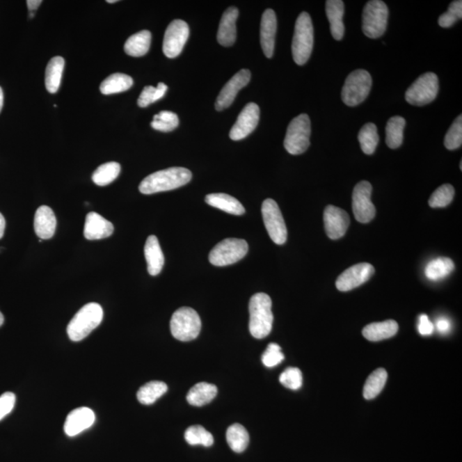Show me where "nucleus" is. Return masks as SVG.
<instances>
[{
    "label": "nucleus",
    "mask_w": 462,
    "mask_h": 462,
    "mask_svg": "<svg viewBox=\"0 0 462 462\" xmlns=\"http://www.w3.org/2000/svg\"><path fill=\"white\" fill-rule=\"evenodd\" d=\"M191 179L192 173L189 170L171 167L149 175L141 182L139 190L143 195L170 191L189 184Z\"/></svg>",
    "instance_id": "obj_1"
},
{
    "label": "nucleus",
    "mask_w": 462,
    "mask_h": 462,
    "mask_svg": "<svg viewBox=\"0 0 462 462\" xmlns=\"http://www.w3.org/2000/svg\"><path fill=\"white\" fill-rule=\"evenodd\" d=\"M271 307L273 303L266 294L258 293L251 297L249 301V330L253 337L263 339L273 330V314Z\"/></svg>",
    "instance_id": "obj_2"
},
{
    "label": "nucleus",
    "mask_w": 462,
    "mask_h": 462,
    "mask_svg": "<svg viewBox=\"0 0 462 462\" xmlns=\"http://www.w3.org/2000/svg\"><path fill=\"white\" fill-rule=\"evenodd\" d=\"M103 309L98 303H88L77 312L67 327L70 340L80 342L96 329L103 319Z\"/></svg>",
    "instance_id": "obj_3"
},
{
    "label": "nucleus",
    "mask_w": 462,
    "mask_h": 462,
    "mask_svg": "<svg viewBox=\"0 0 462 462\" xmlns=\"http://www.w3.org/2000/svg\"><path fill=\"white\" fill-rule=\"evenodd\" d=\"M314 25L310 15L301 13L297 17L292 42L294 61L303 65L310 58L314 48Z\"/></svg>",
    "instance_id": "obj_4"
},
{
    "label": "nucleus",
    "mask_w": 462,
    "mask_h": 462,
    "mask_svg": "<svg viewBox=\"0 0 462 462\" xmlns=\"http://www.w3.org/2000/svg\"><path fill=\"white\" fill-rule=\"evenodd\" d=\"M201 330V320L198 314L191 308L177 309L170 319L173 336L182 342L195 340Z\"/></svg>",
    "instance_id": "obj_5"
},
{
    "label": "nucleus",
    "mask_w": 462,
    "mask_h": 462,
    "mask_svg": "<svg viewBox=\"0 0 462 462\" xmlns=\"http://www.w3.org/2000/svg\"><path fill=\"white\" fill-rule=\"evenodd\" d=\"M311 121L307 114L292 119L287 129L285 148L289 154H303L310 146Z\"/></svg>",
    "instance_id": "obj_6"
},
{
    "label": "nucleus",
    "mask_w": 462,
    "mask_h": 462,
    "mask_svg": "<svg viewBox=\"0 0 462 462\" xmlns=\"http://www.w3.org/2000/svg\"><path fill=\"white\" fill-rule=\"evenodd\" d=\"M372 84L371 74L367 70H356L350 73L342 88V102L349 106L360 105L370 94Z\"/></svg>",
    "instance_id": "obj_7"
},
{
    "label": "nucleus",
    "mask_w": 462,
    "mask_h": 462,
    "mask_svg": "<svg viewBox=\"0 0 462 462\" xmlns=\"http://www.w3.org/2000/svg\"><path fill=\"white\" fill-rule=\"evenodd\" d=\"M389 9L380 0H372L365 6L363 31L368 38L377 39L385 33L388 24Z\"/></svg>",
    "instance_id": "obj_8"
},
{
    "label": "nucleus",
    "mask_w": 462,
    "mask_h": 462,
    "mask_svg": "<svg viewBox=\"0 0 462 462\" xmlns=\"http://www.w3.org/2000/svg\"><path fill=\"white\" fill-rule=\"evenodd\" d=\"M248 251V242L237 238H227L215 246L209 255V262L215 266H226L239 262Z\"/></svg>",
    "instance_id": "obj_9"
},
{
    "label": "nucleus",
    "mask_w": 462,
    "mask_h": 462,
    "mask_svg": "<svg viewBox=\"0 0 462 462\" xmlns=\"http://www.w3.org/2000/svg\"><path fill=\"white\" fill-rule=\"evenodd\" d=\"M438 77L433 72H427L410 86L406 92L405 99L410 105L423 106L436 99L438 94Z\"/></svg>",
    "instance_id": "obj_10"
},
{
    "label": "nucleus",
    "mask_w": 462,
    "mask_h": 462,
    "mask_svg": "<svg viewBox=\"0 0 462 462\" xmlns=\"http://www.w3.org/2000/svg\"><path fill=\"white\" fill-rule=\"evenodd\" d=\"M262 217L268 234L276 244L282 245L287 241L288 231L277 202L273 199L264 201L262 207Z\"/></svg>",
    "instance_id": "obj_11"
},
{
    "label": "nucleus",
    "mask_w": 462,
    "mask_h": 462,
    "mask_svg": "<svg viewBox=\"0 0 462 462\" xmlns=\"http://www.w3.org/2000/svg\"><path fill=\"white\" fill-rule=\"evenodd\" d=\"M372 191V186L367 181L360 182L353 189V212L358 222L367 223L375 217L376 209L371 200Z\"/></svg>",
    "instance_id": "obj_12"
},
{
    "label": "nucleus",
    "mask_w": 462,
    "mask_h": 462,
    "mask_svg": "<svg viewBox=\"0 0 462 462\" xmlns=\"http://www.w3.org/2000/svg\"><path fill=\"white\" fill-rule=\"evenodd\" d=\"M189 36V28L184 20H174L166 29L163 51L167 58H174L182 53Z\"/></svg>",
    "instance_id": "obj_13"
},
{
    "label": "nucleus",
    "mask_w": 462,
    "mask_h": 462,
    "mask_svg": "<svg viewBox=\"0 0 462 462\" xmlns=\"http://www.w3.org/2000/svg\"><path fill=\"white\" fill-rule=\"evenodd\" d=\"M374 273V267L371 264H353L339 276L336 282L337 288L342 292H349L370 280Z\"/></svg>",
    "instance_id": "obj_14"
},
{
    "label": "nucleus",
    "mask_w": 462,
    "mask_h": 462,
    "mask_svg": "<svg viewBox=\"0 0 462 462\" xmlns=\"http://www.w3.org/2000/svg\"><path fill=\"white\" fill-rule=\"evenodd\" d=\"M260 120V107L255 103H249L238 116L230 132V138L233 141H240L250 135L256 129Z\"/></svg>",
    "instance_id": "obj_15"
},
{
    "label": "nucleus",
    "mask_w": 462,
    "mask_h": 462,
    "mask_svg": "<svg viewBox=\"0 0 462 462\" xmlns=\"http://www.w3.org/2000/svg\"><path fill=\"white\" fill-rule=\"evenodd\" d=\"M251 79V72L248 70H241L237 72L223 88L221 94L216 100L215 108L217 111L225 110L233 103L238 92L247 86Z\"/></svg>",
    "instance_id": "obj_16"
},
{
    "label": "nucleus",
    "mask_w": 462,
    "mask_h": 462,
    "mask_svg": "<svg viewBox=\"0 0 462 462\" xmlns=\"http://www.w3.org/2000/svg\"><path fill=\"white\" fill-rule=\"evenodd\" d=\"M324 223L328 237L331 240H337L344 237L350 219L348 214L341 208L328 206L324 212Z\"/></svg>",
    "instance_id": "obj_17"
},
{
    "label": "nucleus",
    "mask_w": 462,
    "mask_h": 462,
    "mask_svg": "<svg viewBox=\"0 0 462 462\" xmlns=\"http://www.w3.org/2000/svg\"><path fill=\"white\" fill-rule=\"evenodd\" d=\"M95 421V415L92 409L79 408L73 410L67 416L65 432L69 437H74L90 428Z\"/></svg>",
    "instance_id": "obj_18"
},
{
    "label": "nucleus",
    "mask_w": 462,
    "mask_h": 462,
    "mask_svg": "<svg viewBox=\"0 0 462 462\" xmlns=\"http://www.w3.org/2000/svg\"><path fill=\"white\" fill-rule=\"evenodd\" d=\"M277 17L273 10H264L260 24V44L266 57L271 58L274 54L275 37L277 32Z\"/></svg>",
    "instance_id": "obj_19"
},
{
    "label": "nucleus",
    "mask_w": 462,
    "mask_h": 462,
    "mask_svg": "<svg viewBox=\"0 0 462 462\" xmlns=\"http://www.w3.org/2000/svg\"><path fill=\"white\" fill-rule=\"evenodd\" d=\"M114 226L96 212H89L86 217L84 236L88 240H100L113 234Z\"/></svg>",
    "instance_id": "obj_20"
},
{
    "label": "nucleus",
    "mask_w": 462,
    "mask_h": 462,
    "mask_svg": "<svg viewBox=\"0 0 462 462\" xmlns=\"http://www.w3.org/2000/svg\"><path fill=\"white\" fill-rule=\"evenodd\" d=\"M239 10L230 7L223 14L218 31V42L223 47H231L237 40V21Z\"/></svg>",
    "instance_id": "obj_21"
},
{
    "label": "nucleus",
    "mask_w": 462,
    "mask_h": 462,
    "mask_svg": "<svg viewBox=\"0 0 462 462\" xmlns=\"http://www.w3.org/2000/svg\"><path fill=\"white\" fill-rule=\"evenodd\" d=\"M35 231L42 240L50 239L55 234L57 219L49 207L42 206L37 209L33 221Z\"/></svg>",
    "instance_id": "obj_22"
},
{
    "label": "nucleus",
    "mask_w": 462,
    "mask_h": 462,
    "mask_svg": "<svg viewBox=\"0 0 462 462\" xmlns=\"http://www.w3.org/2000/svg\"><path fill=\"white\" fill-rule=\"evenodd\" d=\"M326 11L328 21L330 24V32L333 38L341 40L344 35V24L342 18L344 15V3L342 0H327Z\"/></svg>",
    "instance_id": "obj_23"
},
{
    "label": "nucleus",
    "mask_w": 462,
    "mask_h": 462,
    "mask_svg": "<svg viewBox=\"0 0 462 462\" xmlns=\"http://www.w3.org/2000/svg\"><path fill=\"white\" fill-rule=\"evenodd\" d=\"M144 253L148 263V273L151 276H157L161 273L164 264H165V257H164L157 237H148L146 244H145Z\"/></svg>",
    "instance_id": "obj_24"
},
{
    "label": "nucleus",
    "mask_w": 462,
    "mask_h": 462,
    "mask_svg": "<svg viewBox=\"0 0 462 462\" xmlns=\"http://www.w3.org/2000/svg\"><path fill=\"white\" fill-rule=\"evenodd\" d=\"M399 326L395 320L372 323L367 326L363 330L365 338L372 342H379L392 337L397 333Z\"/></svg>",
    "instance_id": "obj_25"
},
{
    "label": "nucleus",
    "mask_w": 462,
    "mask_h": 462,
    "mask_svg": "<svg viewBox=\"0 0 462 462\" xmlns=\"http://www.w3.org/2000/svg\"><path fill=\"white\" fill-rule=\"evenodd\" d=\"M206 202L211 207L227 212V214L241 216L245 214V208L239 200L226 193H210L206 196Z\"/></svg>",
    "instance_id": "obj_26"
},
{
    "label": "nucleus",
    "mask_w": 462,
    "mask_h": 462,
    "mask_svg": "<svg viewBox=\"0 0 462 462\" xmlns=\"http://www.w3.org/2000/svg\"><path fill=\"white\" fill-rule=\"evenodd\" d=\"M218 388L214 385L207 382H200L189 390L187 401L190 405L196 407L209 404L217 396Z\"/></svg>",
    "instance_id": "obj_27"
},
{
    "label": "nucleus",
    "mask_w": 462,
    "mask_h": 462,
    "mask_svg": "<svg viewBox=\"0 0 462 462\" xmlns=\"http://www.w3.org/2000/svg\"><path fill=\"white\" fill-rule=\"evenodd\" d=\"M151 40L152 35L148 31H140L130 36L125 45L126 54L132 57H143L150 48Z\"/></svg>",
    "instance_id": "obj_28"
},
{
    "label": "nucleus",
    "mask_w": 462,
    "mask_h": 462,
    "mask_svg": "<svg viewBox=\"0 0 462 462\" xmlns=\"http://www.w3.org/2000/svg\"><path fill=\"white\" fill-rule=\"evenodd\" d=\"M454 269L452 260L447 257H439L431 260L424 268V275L431 281H438L448 277Z\"/></svg>",
    "instance_id": "obj_29"
},
{
    "label": "nucleus",
    "mask_w": 462,
    "mask_h": 462,
    "mask_svg": "<svg viewBox=\"0 0 462 462\" xmlns=\"http://www.w3.org/2000/svg\"><path fill=\"white\" fill-rule=\"evenodd\" d=\"M134 83L132 77L122 73H115L108 77L100 85V92L103 95L118 94L128 90Z\"/></svg>",
    "instance_id": "obj_30"
},
{
    "label": "nucleus",
    "mask_w": 462,
    "mask_h": 462,
    "mask_svg": "<svg viewBox=\"0 0 462 462\" xmlns=\"http://www.w3.org/2000/svg\"><path fill=\"white\" fill-rule=\"evenodd\" d=\"M63 69H65V59L62 57H54L48 63L45 83L47 91L51 94H55L61 87Z\"/></svg>",
    "instance_id": "obj_31"
},
{
    "label": "nucleus",
    "mask_w": 462,
    "mask_h": 462,
    "mask_svg": "<svg viewBox=\"0 0 462 462\" xmlns=\"http://www.w3.org/2000/svg\"><path fill=\"white\" fill-rule=\"evenodd\" d=\"M406 120L400 116L389 119L386 125V144L391 149H397L404 143V130Z\"/></svg>",
    "instance_id": "obj_32"
},
{
    "label": "nucleus",
    "mask_w": 462,
    "mask_h": 462,
    "mask_svg": "<svg viewBox=\"0 0 462 462\" xmlns=\"http://www.w3.org/2000/svg\"><path fill=\"white\" fill-rule=\"evenodd\" d=\"M168 390L166 383L152 381L141 387L137 392V399L141 404L151 405L154 404L159 398L164 396Z\"/></svg>",
    "instance_id": "obj_33"
},
{
    "label": "nucleus",
    "mask_w": 462,
    "mask_h": 462,
    "mask_svg": "<svg viewBox=\"0 0 462 462\" xmlns=\"http://www.w3.org/2000/svg\"><path fill=\"white\" fill-rule=\"evenodd\" d=\"M226 440L234 452H244L249 443L248 432L241 424H234L227 430Z\"/></svg>",
    "instance_id": "obj_34"
},
{
    "label": "nucleus",
    "mask_w": 462,
    "mask_h": 462,
    "mask_svg": "<svg viewBox=\"0 0 462 462\" xmlns=\"http://www.w3.org/2000/svg\"><path fill=\"white\" fill-rule=\"evenodd\" d=\"M388 374L383 368H379L369 376L365 383L363 395L367 400L377 397L385 387Z\"/></svg>",
    "instance_id": "obj_35"
},
{
    "label": "nucleus",
    "mask_w": 462,
    "mask_h": 462,
    "mask_svg": "<svg viewBox=\"0 0 462 462\" xmlns=\"http://www.w3.org/2000/svg\"><path fill=\"white\" fill-rule=\"evenodd\" d=\"M358 140L364 154L367 155L374 154L379 141L377 126L372 122L365 125L360 130Z\"/></svg>",
    "instance_id": "obj_36"
},
{
    "label": "nucleus",
    "mask_w": 462,
    "mask_h": 462,
    "mask_svg": "<svg viewBox=\"0 0 462 462\" xmlns=\"http://www.w3.org/2000/svg\"><path fill=\"white\" fill-rule=\"evenodd\" d=\"M121 166L117 162H108L100 166L93 174V181L96 185L106 186L118 177Z\"/></svg>",
    "instance_id": "obj_37"
},
{
    "label": "nucleus",
    "mask_w": 462,
    "mask_h": 462,
    "mask_svg": "<svg viewBox=\"0 0 462 462\" xmlns=\"http://www.w3.org/2000/svg\"><path fill=\"white\" fill-rule=\"evenodd\" d=\"M184 438L190 445L211 447L214 443V436L198 424L188 428L185 431Z\"/></svg>",
    "instance_id": "obj_38"
},
{
    "label": "nucleus",
    "mask_w": 462,
    "mask_h": 462,
    "mask_svg": "<svg viewBox=\"0 0 462 462\" xmlns=\"http://www.w3.org/2000/svg\"><path fill=\"white\" fill-rule=\"evenodd\" d=\"M178 125L177 115L168 111H160L159 114L154 115V120L151 122L152 129L162 132H173L177 128Z\"/></svg>",
    "instance_id": "obj_39"
},
{
    "label": "nucleus",
    "mask_w": 462,
    "mask_h": 462,
    "mask_svg": "<svg viewBox=\"0 0 462 462\" xmlns=\"http://www.w3.org/2000/svg\"><path fill=\"white\" fill-rule=\"evenodd\" d=\"M168 87L165 83H159L157 88L152 86H147L138 99V106L140 107H147L151 104L158 102L165 96Z\"/></svg>",
    "instance_id": "obj_40"
},
{
    "label": "nucleus",
    "mask_w": 462,
    "mask_h": 462,
    "mask_svg": "<svg viewBox=\"0 0 462 462\" xmlns=\"http://www.w3.org/2000/svg\"><path fill=\"white\" fill-rule=\"evenodd\" d=\"M454 189L452 185L443 184L435 190L429 200V206L432 208H440L449 206L452 202Z\"/></svg>",
    "instance_id": "obj_41"
},
{
    "label": "nucleus",
    "mask_w": 462,
    "mask_h": 462,
    "mask_svg": "<svg viewBox=\"0 0 462 462\" xmlns=\"http://www.w3.org/2000/svg\"><path fill=\"white\" fill-rule=\"evenodd\" d=\"M462 144V116L460 115L450 126L445 138V146L448 150H456Z\"/></svg>",
    "instance_id": "obj_42"
},
{
    "label": "nucleus",
    "mask_w": 462,
    "mask_h": 462,
    "mask_svg": "<svg viewBox=\"0 0 462 462\" xmlns=\"http://www.w3.org/2000/svg\"><path fill=\"white\" fill-rule=\"evenodd\" d=\"M462 17V1L456 0L450 3L448 11L443 14L438 19V24L442 28H450Z\"/></svg>",
    "instance_id": "obj_43"
},
{
    "label": "nucleus",
    "mask_w": 462,
    "mask_h": 462,
    "mask_svg": "<svg viewBox=\"0 0 462 462\" xmlns=\"http://www.w3.org/2000/svg\"><path fill=\"white\" fill-rule=\"evenodd\" d=\"M279 381L286 388L299 390L303 385V374L299 368L288 367L279 377Z\"/></svg>",
    "instance_id": "obj_44"
},
{
    "label": "nucleus",
    "mask_w": 462,
    "mask_h": 462,
    "mask_svg": "<svg viewBox=\"0 0 462 462\" xmlns=\"http://www.w3.org/2000/svg\"><path fill=\"white\" fill-rule=\"evenodd\" d=\"M262 363L267 367H274L285 360L284 353L281 351V346L277 344H270L267 346L266 351L262 355Z\"/></svg>",
    "instance_id": "obj_45"
},
{
    "label": "nucleus",
    "mask_w": 462,
    "mask_h": 462,
    "mask_svg": "<svg viewBox=\"0 0 462 462\" xmlns=\"http://www.w3.org/2000/svg\"><path fill=\"white\" fill-rule=\"evenodd\" d=\"M16 404V396L13 392H6L0 396V420L13 411Z\"/></svg>",
    "instance_id": "obj_46"
},
{
    "label": "nucleus",
    "mask_w": 462,
    "mask_h": 462,
    "mask_svg": "<svg viewBox=\"0 0 462 462\" xmlns=\"http://www.w3.org/2000/svg\"><path fill=\"white\" fill-rule=\"evenodd\" d=\"M418 330L422 336H430L434 331V326L426 314H421L419 319Z\"/></svg>",
    "instance_id": "obj_47"
},
{
    "label": "nucleus",
    "mask_w": 462,
    "mask_h": 462,
    "mask_svg": "<svg viewBox=\"0 0 462 462\" xmlns=\"http://www.w3.org/2000/svg\"><path fill=\"white\" fill-rule=\"evenodd\" d=\"M436 327H437V330L439 331V333L441 334H446L448 333L450 330H452V323H450L448 319L440 318L437 320V323H436Z\"/></svg>",
    "instance_id": "obj_48"
},
{
    "label": "nucleus",
    "mask_w": 462,
    "mask_h": 462,
    "mask_svg": "<svg viewBox=\"0 0 462 462\" xmlns=\"http://www.w3.org/2000/svg\"><path fill=\"white\" fill-rule=\"evenodd\" d=\"M42 0H28L27 6L29 10V13H35V11L39 8V6L42 5Z\"/></svg>",
    "instance_id": "obj_49"
},
{
    "label": "nucleus",
    "mask_w": 462,
    "mask_h": 462,
    "mask_svg": "<svg viewBox=\"0 0 462 462\" xmlns=\"http://www.w3.org/2000/svg\"><path fill=\"white\" fill-rule=\"evenodd\" d=\"M6 229V219L3 218V216L0 214V239L3 237L5 234Z\"/></svg>",
    "instance_id": "obj_50"
},
{
    "label": "nucleus",
    "mask_w": 462,
    "mask_h": 462,
    "mask_svg": "<svg viewBox=\"0 0 462 462\" xmlns=\"http://www.w3.org/2000/svg\"><path fill=\"white\" fill-rule=\"evenodd\" d=\"M3 105V93L1 87H0V111H1Z\"/></svg>",
    "instance_id": "obj_51"
},
{
    "label": "nucleus",
    "mask_w": 462,
    "mask_h": 462,
    "mask_svg": "<svg viewBox=\"0 0 462 462\" xmlns=\"http://www.w3.org/2000/svg\"><path fill=\"white\" fill-rule=\"evenodd\" d=\"M3 321H5V319H3V316L2 314V312H0V326H1L3 325Z\"/></svg>",
    "instance_id": "obj_52"
},
{
    "label": "nucleus",
    "mask_w": 462,
    "mask_h": 462,
    "mask_svg": "<svg viewBox=\"0 0 462 462\" xmlns=\"http://www.w3.org/2000/svg\"><path fill=\"white\" fill-rule=\"evenodd\" d=\"M107 3H116L118 2L117 0H107Z\"/></svg>",
    "instance_id": "obj_53"
},
{
    "label": "nucleus",
    "mask_w": 462,
    "mask_h": 462,
    "mask_svg": "<svg viewBox=\"0 0 462 462\" xmlns=\"http://www.w3.org/2000/svg\"><path fill=\"white\" fill-rule=\"evenodd\" d=\"M461 170H462V162L460 164Z\"/></svg>",
    "instance_id": "obj_54"
}]
</instances>
